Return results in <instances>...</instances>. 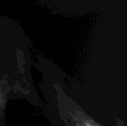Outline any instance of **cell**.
<instances>
[{
  "instance_id": "1",
  "label": "cell",
  "mask_w": 127,
  "mask_h": 126,
  "mask_svg": "<svg viewBox=\"0 0 127 126\" xmlns=\"http://www.w3.org/2000/svg\"><path fill=\"white\" fill-rule=\"evenodd\" d=\"M85 126H93V125H92V124H91L88 123V122H86V124H85Z\"/></svg>"
}]
</instances>
